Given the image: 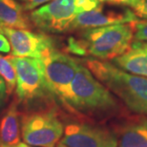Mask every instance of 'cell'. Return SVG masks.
Listing matches in <instances>:
<instances>
[{
  "mask_svg": "<svg viewBox=\"0 0 147 147\" xmlns=\"http://www.w3.org/2000/svg\"><path fill=\"white\" fill-rule=\"evenodd\" d=\"M11 51L10 43L7 39V37L2 33L1 28H0V53H9Z\"/></svg>",
  "mask_w": 147,
  "mask_h": 147,
  "instance_id": "obj_20",
  "label": "cell"
},
{
  "mask_svg": "<svg viewBox=\"0 0 147 147\" xmlns=\"http://www.w3.org/2000/svg\"><path fill=\"white\" fill-rule=\"evenodd\" d=\"M16 72V92L19 101L30 103L39 98H53L47 88L40 58L10 55Z\"/></svg>",
  "mask_w": 147,
  "mask_h": 147,
  "instance_id": "obj_7",
  "label": "cell"
},
{
  "mask_svg": "<svg viewBox=\"0 0 147 147\" xmlns=\"http://www.w3.org/2000/svg\"><path fill=\"white\" fill-rule=\"evenodd\" d=\"M113 64L133 75L147 78V50L140 42L133 41L127 52L114 58Z\"/></svg>",
  "mask_w": 147,
  "mask_h": 147,
  "instance_id": "obj_11",
  "label": "cell"
},
{
  "mask_svg": "<svg viewBox=\"0 0 147 147\" xmlns=\"http://www.w3.org/2000/svg\"><path fill=\"white\" fill-rule=\"evenodd\" d=\"M59 144L65 147H117V138L107 128L76 122L64 128Z\"/></svg>",
  "mask_w": 147,
  "mask_h": 147,
  "instance_id": "obj_8",
  "label": "cell"
},
{
  "mask_svg": "<svg viewBox=\"0 0 147 147\" xmlns=\"http://www.w3.org/2000/svg\"><path fill=\"white\" fill-rule=\"evenodd\" d=\"M117 147H147V119L124 126L117 139Z\"/></svg>",
  "mask_w": 147,
  "mask_h": 147,
  "instance_id": "obj_14",
  "label": "cell"
},
{
  "mask_svg": "<svg viewBox=\"0 0 147 147\" xmlns=\"http://www.w3.org/2000/svg\"><path fill=\"white\" fill-rule=\"evenodd\" d=\"M64 126L54 110L29 113L21 117L25 143L34 147H55L63 136Z\"/></svg>",
  "mask_w": 147,
  "mask_h": 147,
  "instance_id": "obj_6",
  "label": "cell"
},
{
  "mask_svg": "<svg viewBox=\"0 0 147 147\" xmlns=\"http://www.w3.org/2000/svg\"><path fill=\"white\" fill-rule=\"evenodd\" d=\"M1 31L10 43L13 57L41 58L55 47L53 38L43 33L10 28H1Z\"/></svg>",
  "mask_w": 147,
  "mask_h": 147,
  "instance_id": "obj_9",
  "label": "cell"
},
{
  "mask_svg": "<svg viewBox=\"0 0 147 147\" xmlns=\"http://www.w3.org/2000/svg\"><path fill=\"white\" fill-rule=\"evenodd\" d=\"M65 107L84 115H109L119 109V103L109 90L79 62L70 87Z\"/></svg>",
  "mask_w": 147,
  "mask_h": 147,
  "instance_id": "obj_3",
  "label": "cell"
},
{
  "mask_svg": "<svg viewBox=\"0 0 147 147\" xmlns=\"http://www.w3.org/2000/svg\"><path fill=\"white\" fill-rule=\"evenodd\" d=\"M40 60L50 94L53 98L65 106L79 61L60 52L55 47L47 52Z\"/></svg>",
  "mask_w": 147,
  "mask_h": 147,
  "instance_id": "obj_5",
  "label": "cell"
},
{
  "mask_svg": "<svg viewBox=\"0 0 147 147\" xmlns=\"http://www.w3.org/2000/svg\"><path fill=\"white\" fill-rule=\"evenodd\" d=\"M0 76L6 84L7 94L10 95L16 85V72L10 55L3 57L0 55Z\"/></svg>",
  "mask_w": 147,
  "mask_h": 147,
  "instance_id": "obj_15",
  "label": "cell"
},
{
  "mask_svg": "<svg viewBox=\"0 0 147 147\" xmlns=\"http://www.w3.org/2000/svg\"><path fill=\"white\" fill-rule=\"evenodd\" d=\"M139 19L133 10L123 6L117 8H105L99 5L90 11L79 13L75 17L68 32L83 31L121 23H131Z\"/></svg>",
  "mask_w": 147,
  "mask_h": 147,
  "instance_id": "obj_10",
  "label": "cell"
},
{
  "mask_svg": "<svg viewBox=\"0 0 147 147\" xmlns=\"http://www.w3.org/2000/svg\"><path fill=\"white\" fill-rule=\"evenodd\" d=\"M133 27V41L147 43V20H139L131 23Z\"/></svg>",
  "mask_w": 147,
  "mask_h": 147,
  "instance_id": "obj_16",
  "label": "cell"
},
{
  "mask_svg": "<svg viewBox=\"0 0 147 147\" xmlns=\"http://www.w3.org/2000/svg\"><path fill=\"white\" fill-rule=\"evenodd\" d=\"M99 2H107L113 5H117V6H133L139 1V0H98Z\"/></svg>",
  "mask_w": 147,
  "mask_h": 147,
  "instance_id": "obj_19",
  "label": "cell"
},
{
  "mask_svg": "<svg viewBox=\"0 0 147 147\" xmlns=\"http://www.w3.org/2000/svg\"><path fill=\"white\" fill-rule=\"evenodd\" d=\"M21 3V5L24 7V9L27 11H33L36 9L39 8L40 6H42L44 4L53 1V0H18Z\"/></svg>",
  "mask_w": 147,
  "mask_h": 147,
  "instance_id": "obj_18",
  "label": "cell"
},
{
  "mask_svg": "<svg viewBox=\"0 0 147 147\" xmlns=\"http://www.w3.org/2000/svg\"><path fill=\"white\" fill-rule=\"evenodd\" d=\"M32 27L30 16L18 0H0V28L28 30Z\"/></svg>",
  "mask_w": 147,
  "mask_h": 147,
  "instance_id": "obj_12",
  "label": "cell"
},
{
  "mask_svg": "<svg viewBox=\"0 0 147 147\" xmlns=\"http://www.w3.org/2000/svg\"><path fill=\"white\" fill-rule=\"evenodd\" d=\"M84 62L96 78L129 110L147 115V78L130 74L104 60L89 58Z\"/></svg>",
  "mask_w": 147,
  "mask_h": 147,
  "instance_id": "obj_2",
  "label": "cell"
},
{
  "mask_svg": "<svg viewBox=\"0 0 147 147\" xmlns=\"http://www.w3.org/2000/svg\"><path fill=\"white\" fill-rule=\"evenodd\" d=\"M100 5L98 0H53L29 13L33 26L45 34H62L79 13Z\"/></svg>",
  "mask_w": 147,
  "mask_h": 147,
  "instance_id": "obj_4",
  "label": "cell"
},
{
  "mask_svg": "<svg viewBox=\"0 0 147 147\" xmlns=\"http://www.w3.org/2000/svg\"><path fill=\"white\" fill-rule=\"evenodd\" d=\"M140 43H142V46L144 47V48L147 50V43H142V42H140Z\"/></svg>",
  "mask_w": 147,
  "mask_h": 147,
  "instance_id": "obj_23",
  "label": "cell"
},
{
  "mask_svg": "<svg viewBox=\"0 0 147 147\" xmlns=\"http://www.w3.org/2000/svg\"><path fill=\"white\" fill-rule=\"evenodd\" d=\"M0 147H34V146L29 145L25 142H18V143L11 144V145H6V144H2V143H0Z\"/></svg>",
  "mask_w": 147,
  "mask_h": 147,
  "instance_id": "obj_22",
  "label": "cell"
},
{
  "mask_svg": "<svg viewBox=\"0 0 147 147\" xmlns=\"http://www.w3.org/2000/svg\"><path fill=\"white\" fill-rule=\"evenodd\" d=\"M57 147H65V146H63V145H61V144H58Z\"/></svg>",
  "mask_w": 147,
  "mask_h": 147,
  "instance_id": "obj_24",
  "label": "cell"
},
{
  "mask_svg": "<svg viewBox=\"0 0 147 147\" xmlns=\"http://www.w3.org/2000/svg\"><path fill=\"white\" fill-rule=\"evenodd\" d=\"M20 140L19 112L17 102L13 101L5 112L0 121V143L11 145Z\"/></svg>",
  "mask_w": 147,
  "mask_h": 147,
  "instance_id": "obj_13",
  "label": "cell"
},
{
  "mask_svg": "<svg viewBox=\"0 0 147 147\" xmlns=\"http://www.w3.org/2000/svg\"><path fill=\"white\" fill-rule=\"evenodd\" d=\"M132 8L138 18L140 17L147 20V0H139Z\"/></svg>",
  "mask_w": 147,
  "mask_h": 147,
  "instance_id": "obj_17",
  "label": "cell"
},
{
  "mask_svg": "<svg viewBox=\"0 0 147 147\" xmlns=\"http://www.w3.org/2000/svg\"><path fill=\"white\" fill-rule=\"evenodd\" d=\"M6 96H7V88L6 84L2 78H0V108L5 103Z\"/></svg>",
  "mask_w": 147,
  "mask_h": 147,
  "instance_id": "obj_21",
  "label": "cell"
},
{
  "mask_svg": "<svg viewBox=\"0 0 147 147\" xmlns=\"http://www.w3.org/2000/svg\"><path fill=\"white\" fill-rule=\"evenodd\" d=\"M131 23L83 30L78 36L69 38L67 50L74 55H90L98 60H113L130 49L133 42Z\"/></svg>",
  "mask_w": 147,
  "mask_h": 147,
  "instance_id": "obj_1",
  "label": "cell"
}]
</instances>
